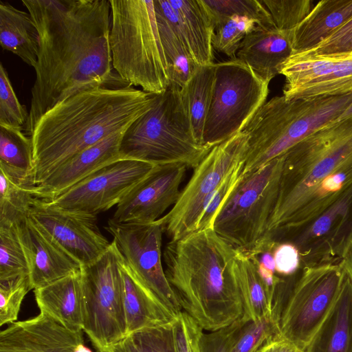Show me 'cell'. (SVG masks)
<instances>
[{"label": "cell", "mask_w": 352, "mask_h": 352, "mask_svg": "<svg viewBox=\"0 0 352 352\" xmlns=\"http://www.w3.org/2000/svg\"><path fill=\"white\" fill-rule=\"evenodd\" d=\"M126 129L109 135L59 165L43 182L32 187L34 197L51 200L102 167L124 159L120 146Z\"/></svg>", "instance_id": "obj_19"}, {"label": "cell", "mask_w": 352, "mask_h": 352, "mask_svg": "<svg viewBox=\"0 0 352 352\" xmlns=\"http://www.w3.org/2000/svg\"><path fill=\"white\" fill-rule=\"evenodd\" d=\"M247 322L241 316L228 327L207 333L204 332L201 352H231L240 329Z\"/></svg>", "instance_id": "obj_43"}, {"label": "cell", "mask_w": 352, "mask_h": 352, "mask_svg": "<svg viewBox=\"0 0 352 352\" xmlns=\"http://www.w3.org/2000/svg\"><path fill=\"white\" fill-rule=\"evenodd\" d=\"M109 45L114 71L133 87L152 94L170 85L153 0H109Z\"/></svg>", "instance_id": "obj_6"}, {"label": "cell", "mask_w": 352, "mask_h": 352, "mask_svg": "<svg viewBox=\"0 0 352 352\" xmlns=\"http://www.w3.org/2000/svg\"><path fill=\"white\" fill-rule=\"evenodd\" d=\"M352 103V94L265 102L242 131L248 136L242 174H250L322 126L336 120Z\"/></svg>", "instance_id": "obj_5"}, {"label": "cell", "mask_w": 352, "mask_h": 352, "mask_svg": "<svg viewBox=\"0 0 352 352\" xmlns=\"http://www.w3.org/2000/svg\"><path fill=\"white\" fill-rule=\"evenodd\" d=\"M352 17V0H322L292 32L293 53L309 50Z\"/></svg>", "instance_id": "obj_24"}, {"label": "cell", "mask_w": 352, "mask_h": 352, "mask_svg": "<svg viewBox=\"0 0 352 352\" xmlns=\"http://www.w3.org/2000/svg\"><path fill=\"white\" fill-rule=\"evenodd\" d=\"M215 70L214 63L199 66L181 88L194 135L201 144H204V126L212 102Z\"/></svg>", "instance_id": "obj_28"}, {"label": "cell", "mask_w": 352, "mask_h": 352, "mask_svg": "<svg viewBox=\"0 0 352 352\" xmlns=\"http://www.w3.org/2000/svg\"><path fill=\"white\" fill-rule=\"evenodd\" d=\"M293 53L292 32L258 27L241 43L236 58L270 82Z\"/></svg>", "instance_id": "obj_21"}, {"label": "cell", "mask_w": 352, "mask_h": 352, "mask_svg": "<svg viewBox=\"0 0 352 352\" xmlns=\"http://www.w3.org/2000/svg\"><path fill=\"white\" fill-rule=\"evenodd\" d=\"M351 46L352 17L316 46L301 52L309 55L330 54L351 51Z\"/></svg>", "instance_id": "obj_44"}, {"label": "cell", "mask_w": 352, "mask_h": 352, "mask_svg": "<svg viewBox=\"0 0 352 352\" xmlns=\"http://www.w3.org/2000/svg\"><path fill=\"white\" fill-rule=\"evenodd\" d=\"M120 270L126 337L175 320L141 283L123 256Z\"/></svg>", "instance_id": "obj_23"}, {"label": "cell", "mask_w": 352, "mask_h": 352, "mask_svg": "<svg viewBox=\"0 0 352 352\" xmlns=\"http://www.w3.org/2000/svg\"><path fill=\"white\" fill-rule=\"evenodd\" d=\"M0 44L3 50L28 65H36L40 36L31 15L3 1H0Z\"/></svg>", "instance_id": "obj_26"}, {"label": "cell", "mask_w": 352, "mask_h": 352, "mask_svg": "<svg viewBox=\"0 0 352 352\" xmlns=\"http://www.w3.org/2000/svg\"><path fill=\"white\" fill-rule=\"evenodd\" d=\"M155 12L179 31L195 62L213 64L215 23L203 0H153Z\"/></svg>", "instance_id": "obj_20"}, {"label": "cell", "mask_w": 352, "mask_h": 352, "mask_svg": "<svg viewBox=\"0 0 352 352\" xmlns=\"http://www.w3.org/2000/svg\"><path fill=\"white\" fill-rule=\"evenodd\" d=\"M32 187L0 169V223H16L28 216L36 199Z\"/></svg>", "instance_id": "obj_31"}, {"label": "cell", "mask_w": 352, "mask_h": 352, "mask_svg": "<svg viewBox=\"0 0 352 352\" xmlns=\"http://www.w3.org/2000/svg\"><path fill=\"white\" fill-rule=\"evenodd\" d=\"M305 352H352V283L346 274L335 306Z\"/></svg>", "instance_id": "obj_25"}, {"label": "cell", "mask_w": 352, "mask_h": 352, "mask_svg": "<svg viewBox=\"0 0 352 352\" xmlns=\"http://www.w3.org/2000/svg\"><path fill=\"white\" fill-rule=\"evenodd\" d=\"M28 217L81 267L95 262L111 245L97 216L64 210L36 198Z\"/></svg>", "instance_id": "obj_15"}, {"label": "cell", "mask_w": 352, "mask_h": 352, "mask_svg": "<svg viewBox=\"0 0 352 352\" xmlns=\"http://www.w3.org/2000/svg\"><path fill=\"white\" fill-rule=\"evenodd\" d=\"M269 84L236 58L216 63L204 144L212 148L242 131L266 102Z\"/></svg>", "instance_id": "obj_11"}, {"label": "cell", "mask_w": 352, "mask_h": 352, "mask_svg": "<svg viewBox=\"0 0 352 352\" xmlns=\"http://www.w3.org/2000/svg\"><path fill=\"white\" fill-rule=\"evenodd\" d=\"M29 275L16 223H0V281Z\"/></svg>", "instance_id": "obj_33"}, {"label": "cell", "mask_w": 352, "mask_h": 352, "mask_svg": "<svg viewBox=\"0 0 352 352\" xmlns=\"http://www.w3.org/2000/svg\"><path fill=\"white\" fill-rule=\"evenodd\" d=\"M352 117V103L349 105V107L342 113V114L336 120H343Z\"/></svg>", "instance_id": "obj_50"}, {"label": "cell", "mask_w": 352, "mask_h": 352, "mask_svg": "<svg viewBox=\"0 0 352 352\" xmlns=\"http://www.w3.org/2000/svg\"><path fill=\"white\" fill-rule=\"evenodd\" d=\"M188 167L156 165L117 205L111 218L120 223H148L160 219L177 203Z\"/></svg>", "instance_id": "obj_16"}, {"label": "cell", "mask_w": 352, "mask_h": 352, "mask_svg": "<svg viewBox=\"0 0 352 352\" xmlns=\"http://www.w3.org/2000/svg\"><path fill=\"white\" fill-rule=\"evenodd\" d=\"M0 352H93L83 331H74L44 314L16 321L0 332Z\"/></svg>", "instance_id": "obj_17"}, {"label": "cell", "mask_w": 352, "mask_h": 352, "mask_svg": "<svg viewBox=\"0 0 352 352\" xmlns=\"http://www.w3.org/2000/svg\"><path fill=\"white\" fill-rule=\"evenodd\" d=\"M345 275L340 263L302 267L281 307L280 338L305 352L335 306Z\"/></svg>", "instance_id": "obj_9"}, {"label": "cell", "mask_w": 352, "mask_h": 352, "mask_svg": "<svg viewBox=\"0 0 352 352\" xmlns=\"http://www.w3.org/2000/svg\"><path fill=\"white\" fill-rule=\"evenodd\" d=\"M256 352H301L289 340L276 338L264 344Z\"/></svg>", "instance_id": "obj_46"}, {"label": "cell", "mask_w": 352, "mask_h": 352, "mask_svg": "<svg viewBox=\"0 0 352 352\" xmlns=\"http://www.w3.org/2000/svg\"><path fill=\"white\" fill-rule=\"evenodd\" d=\"M211 148L195 138L181 88L170 85L125 130L120 152L124 159L182 164L194 169Z\"/></svg>", "instance_id": "obj_7"}, {"label": "cell", "mask_w": 352, "mask_h": 352, "mask_svg": "<svg viewBox=\"0 0 352 352\" xmlns=\"http://www.w3.org/2000/svg\"><path fill=\"white\" fill-rule=\"evenodd\" d=\"M155 15L168 66L170 85L182 88L199 65L194 60L177 28L156 13Z\"/></svg>", "instance_id": "obj_30"}, {"label": "cell", "mask_w": 352, "mask_h": 352, "mask_svg": "<svg viewBox=\"0 0 352 352\" xmlns=\"http://www.w3.org/2000/svg\"><path fill=\"white\" fill-rule=\"evenodd\" d=\"M230 274L241 300L242 318L250 322L267 316L274 318L254 261L236 251L230 265Z\"/></svg>", "instance_id": "obj_27"}, {"label": "cell", "mask_w": 352, "mask_h": 352, "mask_svg": "<svg viewBox=\"0 0 352 352\" xmlns=\"http://www.w3.org/2000/svg\"><path fill=\"white\" fill-rule=\"evenodd\" d=\"M172 330L175 352H201L204 329L186 312L179 314Z\"/></svg>", "instance_id": "obj_41"}, {"label": "cell", "mask_w": 352, "mask_h": 352, "mask_svg": "<svg viewBox=\"0 0 352 352\" xmlns=\"http://www.w3.org/2000/svg\"><path fill=\"white\" fill-rule=\"evenodd\" d=\"M32 290L29 275L0 281V325L12 324L18 319L22 302Z\"/></svg>", "instance_id": "obj_37"}, {"label": "cell", "mask_w": 352, "mask_h": 352, "mask_svg": "<svg viewBox=\"0 0 352 352\" xmlns=\"http://www.w3.org/2000/svg\"><path fill=\"white\" fill-rule=\"evenodd\" d=\"M105 352H142L135 343L131 336L126 337Z\"/></svg>", "instance_id": "obj_47"}, {"label": "cell", "mask_w": 352, "mask_h": 352, "mask_svg": "<svg viewBox=\"0 0 352 352\" xmlns=\"http://www.w3.org/2000/svg\"><path fill=\"white\" fill-rule=\"evenodd\" d=\"M172 325L173 322L146 328L133 333L131 337L142 352H175Z\"/></svg>", "instance_id": "obj_42"}, {"label": "cell", "mask_w": 352, "mask_h": 352, "mask_svg": "<svg viewBox=\"0 0 352 352\" xmlns=\"http://www.w3.org/2000/svg\"><path fill=\"white\" fill-rule=\"evenodd\" d=\"M352 50V46H351V51Z\"/></svg>", "instance_id": "obj_51"}, {"label": "cell", "mask_w": 352, "mask_h": 352, "mask_svg": "<svg viewBox=\"0 0 352 352\" xmlns=\"http://www.w3.org/2000/svg\"><path fill=\"white\" fill-rule=\"evenodd\" d=\"M340 265L352 283V242L342 258Z\"/></svg>", "instance_id": "obj_48"}, {"label": "cell", "mask_w": 352, "mask_h": 352, "mask_svg": "<svg viewBox=\"0 0 352 352\" xmlns=\"http://www.w3.org/2000/svg\"><path fill=\"white\" fill-rule=\"evenodd\" d=\"M243 163L238 165L209 197L197 221L195 232L212 228L217 215L243 177Z\"/></svg>", "instance_id": "obj_40"}, {"label": "cell", "mask_w": 352, "mask_h": 352, "mask_svg": "<svg viewBox=\"0 0 352 352\" xmlns=\"http://www.w3.org/2000/svg\"><path fill=\"white\" fill-rule=\"evenodd\" d=\"M279 337L278 322L270 316L247 322L240 329L231 352H256L267 342Z\"/></svg>", "instance_id": "obj_36"}, {"label": "cell", "mask_w": 352, "mask_h": 352, "mask_svg": "<svg viewBox=\"0 0 352 352\" xmlns=\"http://www.w3.org/2000/svg\"><path fill=\"white\" fill-rule=\"evenodd\" d=\"M287 99L335 96L352 94V61L332 73L283 91Z\"/></svg>", "instance_id": "obj_32"}, {"label": "cell", "mask_w": 352, "mask_h": 352, "mask_svg": "<svg viewBox=\"0 0 352 352\" xmlns=\"http://www.w3.org/2000/svg\"><path fill=\"white\" fill-rule=\"evenodd\" d=\"M155 166L142 161L120 159L47 201L64 210L97 216L117 206Z\"/></svg>", "instance_id": "obj_14"}, {"label": "cell", "mask_w": 352, "mask_h": 352, "mask_svg": "<svg viewBox=\"0 0 352 352\" xmlns=\"http://www.w3.org/2000/svg\"><path fill=\"white\" fill-rule=\"evenodd\" d=\"M235 254L212 228L170 241L164 250L165 274L182 309L204 330L221 329L243 316L230 274Z\"/></svg>", "instance_id": "obj_4"}, {"label": "cell", "mask_w": 352, "mask_h": 352, "mask_svg": "<svg viewBox=\"0 0 352 352\" xmlns=\"http://www.w3.org/2000/svg\"><path fill=\"white\" fill-rule=\"evenodd\" d=\"M104 228L112 235L124 259L141 283L176 318L182 309L162 266L164 231L161 225L157 221L135 223L110 219Z\"/></svg>", "instance_id": "obj_13"}, {"label": "cell", "mask_w": 352, "mask_h": 352, "mask_svg": "<svg viewBox=\"0 0 352 352\" xmlns=\"http://www.w3.org/2000/svg\"><path fill=\"white\" fill-rule=\"evenodd\" d=\"M248 136L241 131L213 146L181 191L177 203L157 220L170 241L195 231L197 221L211 195L244 159Z\"/></svg>", "instance_id": "obj_12"}, {"label": "cell", "mask_w": 352, "mask_h": 352, "mask_svg": "<svg viewBox=\"0 0 352 352\" xmlns=\"http://www.w3.org/2000/svg\"><path fill=\"white\" fill-rule=\"evenodd\" d=\"M29 267L32 289L81 270V265L28 216L16 223Z\"/></svg>", "instance_id": "obj_18"}, {"label": "cell", "mask_w": 352, "mask_h": 352, "mask_svg": "<svg viewBox=\"0 0 352 352\" xmlns=\"http://www.w3.org/2000/svg\"><path fill=\"white\" fill-rule=\"evenodd\" d=\"M283 164V155L243 175L223 204L212 229L236 252L259 256L278 243L269 232Z\"/></svg>", "instance_id": "obj_8"}, {"label": "cell", "mask_w": 352, "mask_h": 352, "mask_svg": "<svg viewBox=\"0 0 352 352\" xmlns=\"http://www.w3.org/2000/svg\"><path fill=\"white\" fill-rule=\"evenodd\" d=\"M258 27L251 18L234 15L217 22L212 40L213 49L230 57L236 58V52L243 38Z\"/></svg>", "instance_id": "obj_35"}, {"label": "cell", "mask_w": 352, "mask_h": 352, "mask_svg": "<svg viewBox=\"0 0 352 352\" xmlns=\"http://www.w3.org/2000/svg\"><path fill=\"white\" fill-rule=\"evenodd\" d=\"M155 95L118 77L58 102L39 118L30 135L32 186L71 157L127 129L151 108Z\"/></svg>", "instance_id": "obj_3"}, {"label": "cell", "mask_w": 352, "mask_h": 352, "mask_svg": "<svg viewBox=\"0 0 352 352\" xmlns=\"http://www.w3.org/2000/svg\"><path fill=\"white\" fill-rule=\"evenodd\" d=\"M258 261L265 267L276 273L273 251L262 253L260 258L258 257Z\"/></svg>", "instance_id": "obj_49"}, {"label": "cell", "mask_w": 352, "mask_h": 352, "mask_svg": "<svg viewBox=\"0 0 352 352\" xmlns=\"http://www.w3.org/2000/svg\"><path fill=\"white\" fill-rule=\"evenodd\" d=\"M33 148L22 129L0 125V169L23 184L33 186Z\"/></svg>", "instance_id": "obj_29"}, {"label": "cell", "mask_w": 352, "mask_h": 352, "mask_svg": "<svg viewBox=\"0 0 352 352\" xmlns=\"http://www.w3.org/2000/svg\"><path fill=\"white\" fill-rule=\"evenodd\" d=\"M40 310L74 331H83L84 294L81 270L34 289Z\"/></svg>", "instance_id": "obj_22"}, {"label": "cell", "mask_w": 352, "mask_h": 352, "mask_svg": "<svg viewBox=\"0 0 352 352\" xmlns=\"http://www.w3.org/2000/svg\"><path fill=\"white\" fill-rule=\"evenodd\" d=\"M29 112L22 105L13 89L6 69L0 64V125L23 129Z\"/></svg>", "instance_id": "obj_38"}, {"label": "cell", "mask_w": 352, "mask_h": 352, "mask_svg": "<svg viewBox=\"0 0 352 352\" xmlns=\"http://www.w3.org/2000/svg\"><path fill=\"white\" fill-rule=\"evenodd\" d=\"M215 26L220 20L234 15L254 19L258 27L274 28L272 18L261 0H203Z\"/></svg>", "instance_id": "obj_34"}, {"label": "cell", "mask_w": 352, "mask_h": 352, "mask_svg": "<svg viewBox=\"0 0 352 352\" xmlns=\"http://www.w3.org/2000/svg\"><path fill=\"white\" fill-rule=\"evenodd\" d=\"M283 155L269 232L291 242L352 191V117L322 126Z\"/></svg>", "instance_id": "obj_2"}, {"label": "cell", "mask_w": 352, "mask_h": 352, "mask_svg": "<svg viewBox=\"0 0 352 352\" xmlns=\"http://www.w3.org/2000/svg\"><path fill=\"white\" fill-rule=\"evenodd\" d=\"M270 12L276 28L290 31L310 12L311 0H261Z\"/></svg>", "instance_id": "obj_39"}, {"label": "cell", "mask_w": 352, "mask_h": 352, "mask_svg": "<svg viewBox=\"0 0 352 352\" xmlns=\"http://www.w3.org/2000/svg\"><path fill=\"white\" fill-rule=\"evenodd\" d=\"M40 36L31 89L30 135L39 118L58 102L109 82L113 72L109 45V0H21Z\"/></svg>", "instance_id": "obj_1"}, {"label": "cell", "mask_w": 352, "mask_h": 352, "mask_svg": "<svg viewBox=\"0 0 352 352\" xmlns=\"http://www.w3.org/2000/svg\"><path fill=\"white\" fill-rule=\"evenodd\" d=\"M114 240L95 262L81 267L84 294L83 332L98 352L126 337L120 262Z\"/></svg>", "instance_id": "obj_10"}, {"label": "cell", "mask_w": 352, "mask_h": 352, "mask_svg": "<svg viewBox=\"0 0 352 352\" xmlns=\"http://www.w3.org/2000/svg\"><path fill=\"white\" fill-rule=\"evenodd\" d=\"M273 255L276 272L282 276H292L301 267L299 250L292 243H278L273 250Z\"/></svg>", "instance_id": "obj_45"}]
</instances>
